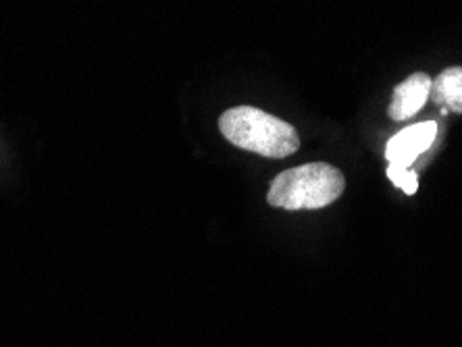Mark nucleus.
<instances>
[{"mask_svg": "<svg viewBox=\"0 0 462 347\" xmlns=\"http://www.w3.org/2000/svg\"><path fill=\"white\" fill-rule=\"evenodd\" d=\"M219 129L231 144L264 159H288L300 148L294 125L254 106H234L221 114Z\"/></svg>", "mask_w": 462, "mask_h": 347, "instance_id": "f257e3e1", "label": "nucleus"}, {"mask_svg": "<svg viewBox=\"0 0 462 347\" xmlns=\"http://www.w3.org/2000/svg\"><path fill=\"white\" fill-rule=\"evenodd\" d=\"M346 189L344 173L328 162L288 169L271 181L267 202L283 210H319L336 202Z\"/></svg>", "mask_w": 462, "mask_h": 347, "instance_id": "f03ea898", "label": "nucleus"}, {"mask_svg": "<svg viewBox=\"0 0 462 347\" xmlns=\"http://www.w3.org/2000/svg\"><path fill=\"white\" fill-rule=\"evenodd\" d=\"M436 135L438 125L433 123V121H425V123L406 127L387 142L385 159L390 160V165L409 169L425 150L431 148L433 142H436Z\"/></svg>", "mask_w": 462, "mask_h": 347, "instance_id": "7ed1b4c3", "label": "nucleus"}, {"mask_svg": "<svg viewBox=\"0 0 462 347\" xmlns=\"http://www.w3.org/2000/svg\"><path fill=\"white\" fill-rule=\"evenodd\" d=\"M431 78L427 73H412L402 84L396 86L393 96L387 108V114L393 121H409L420 108L425 106L427 98L431 96Z\"/></svg>", "mask_w": 462, "mask_h": 347, "instance_id": "20e7f679", "label": "nucleus"}, {"mask_svg": "<svg viewBox=\"0 0 462 347\" xmlns=\"http://www.w3.org/2000/svg\"><path fill=\"white\" fill-rule=\"evenodd\" d=\"M431 98L444 108L462 114V67H450L441 71L431 84Z\"/></svg>", "mask_w": 462, "mask_h": 347, "instance_id": "39448f33", "label": "nucleus"}, {"mask_svg": "<svg viewBox=\"0 0 462 347\" xmlns=\"http://www.w3.org/2000/svg\"><path fill=\"white\" fill-rule=\"evenodd\" d=\"M387 177H390V181L393 183V186L402 189L404 194H409V196L417 194L419 179H417V175L409 171V169L398 167V165H390V167H387Z\"/></svg>", "mask_w": 462, "mask_h": 347, "instance_id": "423d86ee", "label": "nucleus"}]
</instances>
